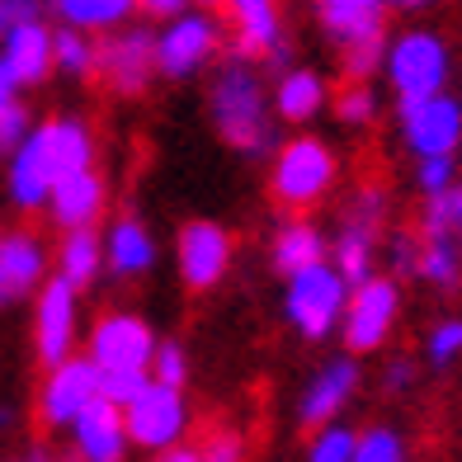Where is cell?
Returning a JSON list of instances; mask_svg holds the SVG:
<instances>
[{"label": "cell", "instance_id": "cell-10", "mask_svg": "<svg viewBox=\"0 0 462 462\" xmlns=\"http://www.w3.org/2000/svg\"><path fill=\"white\" fill-rule=\"evenodd\" d=\"M90 359L99 373H152L156 330L133 311H104L90 326Z\"/></svg>", "mask_w": 462, "mask_h": 462}, {"label": "cell", "instance_id": "cell-37", "mask_svg": "<svg viewBox=\"0 0 462 462\" xmlns=\"http://www.w3.org/2000/svg\"><path fill=\"white\" fill-rule=\"evenodd\" d=\"M152 373H99V392L109 396V402H118V406H128L133 396L142 392V383Z\"/></svg>", "mask_w": 462, "mask_h": 462}, {"label": "cell", "instance_id": "cell-15", "mask_svg": "<svg viewBox=\"0 0 462 462\" xmlns=\"http://www.w3.org/2000/svg\"><path fill=\"white\" fill-rule=\"evenodd\" d=\"M231 48L250 61H283V14L279 0H222Z\"/></svg>", "mask_w": 462, "mask_h": 462}, {"label": "cell", "instance_id": "cell-12", "mask_svg": "<svg viewBox=\"0 0 462 462\" xmlns=\"http://www.w3.org/2000/svg\"><path fill=\"white\" fill-rule=\"evenodd\" d=\"M175 260H180V279L189 292H208L226 279L231 260H236V241L222 222H208L194 217L180 226V241H175Z\"/></svg>", "mask_w": 462, "mask_h": 462}, {"label": "cell", "instance_id": "cell-21", "mask_svg": "<svg viewBox=\"0 0 462 462\" xmlns=\"http://www.w3.org/2000/svg\"><path fill=\"white\" fill-rule=\"evenodd\" d=\"M48 213L52 222L67 231V226H95L104 217V180L95 165H86V171H71L67 180L52 184L48 194Z\"/></svg>", "mask_w": 462, "mask_h": 462}, {"label": "cell", "instance_id": "cell-38", "mask_svg": "<svg viewBox=\"0 0 462 462\" xmlns=\"http://www.w3.org/2000/svg\"><path fill=\"white\" fill-rule=\"evenodd\" d=\"M24 133H29V109L14 99L10 109H0V152H14L24 142Z\"/></svg>", "mask_w": 462, "mask_h": 462}, {"label": "cell", "instance_id": "cell-20", "mask_svg": "<svg viewBox=\"0 0 462 462\" xmlns=\"http://www.w3.org/2000/svg\"><path fill=\"white\" fill-rule=\"evenodd\" d=\"M317 10L335 48L387 38V0H317Z\"/></svg>", "mask_w": 462, "mask_h": 462}, {"label": "cell", "instance_id": "cell-24", "mask_svg": "<svg viewBox=\"0 0 462 462\" xmlns=\"http://www.w3.org/2000/svg\"><path fill=\"white\" fill-rule=\"evenodd\" d=\"M57 274L67 279L71 288H90L99 279V269H104V241H99V231L95 226H67L61 231V245H57Z\"/></svg>", "mask_w": 462, "mask_h": 462}, {"label": "cell", "instance_id": "cell-34", "mask_svg": "<svg viewBox=\"0 0 462 462\" xmlns=\"http://www.w3.org/2000/svg\"><path fill=\"white\" fill-rule=\"evenodd\" d=\"M457 184V156H415V189L425 199L448 194Z\"/></svg>", "mask_w": 462, "mask_h": 462}, {"label": "cell", "instance_id": "cell-42", "mask_svg": "<svg viewBox=\"0 0 462 462\" xmlns=\"http://www.w3.org/2000/svg\"><path fill=\"white\" fill-rule=\"evenodd\" d=\"M137 10L146 19H156V24H165V19H175L180 10H189V0H137Z\"/></svg>", "mask_w": 462, "mask_h": 462}, {"label": "cell", "instance_id": "cell-23", "mask_svg": "<svg viewBox=\"0 0 462 462\" xmlns=\"http://www.w3.org/2000/svg\"><path fill=\"white\" fill-rule=\"evenodd\" d=\"M415 274L439 292H453L462 283V241L444 226H420V255Z\"/></svg>", "mask_w": 462, "mask_h": 462}, {"label": "cell", "instance_id": "cell-27", "mask_svg": "<svg viewBox=\"0 0 462 462\" xmlns=\"http://www.w3.org/2000/svg\"><path fill=\"white\" fill-rule=\"evenodd\" d=\"M373 245H377V226L359 222V217H345L340 236H335V245H330V264L345 274L349 288L373 279Z\"/></svg>", "mask_w": 462, "mask_h": 462}, {"label": "cell", "instance_id": "cell-1", "mask_svg": "<svg viewBox=\"0 0 462 462\" xmlns=\"http://www.w3.org/2000/svg\"><path fill=\"white\" fill-rule=\"evenodd\" d=\"M95 165V133L80 118H48L38 128L24 133V142L10 152V199L24 213L48 208V194L57 180H67L71 171Z\"/></svg>", "mask_w": 462, "mask_h": 462}, {"label": "cell", "instance_id": "cell-32", "mask_svg": "<svg viewBox=\"0 0 462 462\" xmlns=\"http://www.w3.org/2000/svg\"><path fill=\"white\" fill-rule=\"evenodd\" d=\"M406 457H411V444L402 430H392V425L359 430V453H354V462H406Z\"/></svg>", "mask_w": 462, "mask_h": 462}, {"label": "cell", "instance_id": "cell-2", "mask_svg": "<svg viewBox=\"0 0 462 462\" xmlns=\"http://www.w3.org/2000/svg\"><path fill=\"white\" fill-rule=\"evenodd\" d=\"M208 104H213V123H217V133L231 152L264 156L269 146H274V114H269V95H264L260 71L250 57L236 52L231 61H222L217 76H213Z\"/></svg>", "mask_w": 462, "mask_h": 462}, {"label": "cell", "instance_id": "cell-5", "mask_svg": "<svg viewBox=\"0 0 462 462\" xmlns=\"http://www.w3.org/2000/svg\"><path fill=\"white\" fill-rule=\"evenodd\" d=\"M383 76L396 99H420L434 90H448L453 76V52L434 29H406L396 33L383 52Z\"/></svg>", "mask_w": 462, "mask_h": 462}, {"label": "cell", "instance_id": "cell-30", "mask_svg": "<svg viewBox=\"0 0 462 462\" xmlns=\"http://www.w3.org/2000/svg\"><path fill=\"white\" fill-rule=\"evenodd\" d=\"M354 453H359V430L340 425V420H326L307 439V462H354Z\"/></svg>", "mask_w": 462, "mask_h": 462}, {"label": "cell", "instance_id": "cell-33", "mask_svg": "<svg viewBox=\"0 0 462 462\" xmlns=\"http://www.w3.org/2000/svg\"><path fill=\"white\" fill-rule=\"evenodd\" d=\"M425 359L430 368H453L462 359V317H444L425 335Z\"/></svg>", "mask_w": 462, "mask_h": 462}, {"label": "cell", "instance_id": "cell-28", "mask_svg": "<svg viewBox=\"0 0 462 462\" xmlns=\"http://www.w3.org/2000/svg\"><path fill=\"white\" fill-rule=\"evenodd\" d=\"M52 10L61 24L86 29V33H109L118 24H128L137 14V0H52Z\"/></svg>", "mask_w": 462, "mask_h": 462}, {"label": "cell", "instance_id": "cell-46", "mask_svg": "<svg viewBox=\"0 0 462 462\" xmlns=\"http://www.w3.org/2000/svg\"><path fill=\"white\" fill-rule=\"evenodd\" d=\"M203 5H217V0H203Z\"/></svg>", "mask_w": 462, "mask_h": 462}, {"label": "cell", "instance_id": "cell-9", "mask_svg": "<svg viewBox=\"0 0 462 462\" xmlns=\"http://www.w3.org/2000/svg\"><path fill=\"white\" fill-rule=\"evenodd\" d=\"M396 128L411 156H453L462 146V99L448 90L396 99Z\"/></svg>", "mask_w": 462, "mask_h": 462}, {"label": "cell", "instance_id": "cell-35", "mask_svg": "<svg viewBox=\"0 0 462 462\" xmlns=\"http://www.w3.org/2000/svg\"><path fill=\"white\" fill-rule=\"evenodd\" d=\"M420 226H444V231H453V236L462 241V175H457V184L448 189V194L425 199V217H420Z\"/></svg>", "mask_w": 462, "mask_h": 462}, {"label": "cell", "instance_id": "cell-19", "mask_svg": "<svg viewBox=\"0 0 462 462\" xmlns=\"http://www.w3.org/2000/svg\"><path fill=\"white\" fill-rule=\"evenodd\" d=\"M0 67L14 76V86H38V80H48L57 67H52V29L43 19H33V24H19L10 33H0Z\"/></svg>", "mask_w": 462, "mask_h": 462}, {"label": "cell", "instance_id": "cell-25", "mask_svg": "<svg viewBox=\"0 0 462 462\" xmlns=\"http://www.w3.org/2000/svg\"><path fill=\"white\" fill-rule=\"evenodd\" d=\"M330 104V90H326V80L317 71H307V67H292L279 76V86H274V109L283 123H311L321 109Z\"/></svg>", "mask_w": 462, "mask_h": 462}, {"label": "cell", "instance_id": "cell-16", "mask_svg": "<svg viewBox=\"0 0 462 462\" xmlns=\"http://www.w3.org/2000/svg\"><path fill=\"white\" fill-rule=\"evenodd\" d=\"M128 444H133L128 420H123V406L109 402V396H95L71 425V448L86 462H118V457H128Z\"/></svg>", "mask_w": 462, "mask_h": 462}, {"label": "cell", "instance_id": "cell-43", "mask_svg": "<svg viewBox=\"0 0 462 462\" xmlns=\"http://www.w3.org/2000/svg\"><path fill=\"white\" fill-rule=\"evenodd\" d=\"M411 383H415V364L411 359H396L387 368V392H411Z\"/></svg>", "mask_w": 462, "mask_h": 462}, {"label": "cell", "instance_id": "cell-13", "mask_svg": "<svg viewBox=\"0 0 462 462\" xmlns=\"http://www.w3.org/2000/svg\"><path fill=\"white\" fill-rule=\"evenodd\" d=\"M95 76L114 95H142L146 80L156 76V33L133 29V24L109 29V38L99 43V57H95Z\"/></svg>", "mask_w": 462, "mask_h": 462}, {"label": "cell", "instance_id": "cell-22", "mask_svg": "<svg viewBox=\"0 0 462 462\" xmlns=\"http://www.w3.org/2000/svg\"><path fill=\"white\" fill-rule=\"evenodd\" d=\"M156 264V236L137 217H118L104 236V269L118 279H142Z\"/></svg>", "mask_w": 462, "mask_h": 462}, {"label": "cell", "instance_id": "cell-39", "mask_svg": "<svg viewBox=\"0 0 462 462\" xmlns=\"http://www.w3.org/2000/svg\"><path fill=\"white\" fill-rule=\"evenodd\" d=\"M43 19V0H0V33Z\"/></svg>", "mask_w": 462, "mask_h": 462}, {"label": "cell", "instance_id": "cell-18", "mask_svg": "<svg viewBox=\"0 0 462 462\" xmlns=\"http://www.w3.org/2000/svg\"><path fill=\"white\" fill-rule=\"evenodd\" d=\"M354 392H359V364L349 359H330L326 368H317V377L302 387L298 396V425L302 430H317L326 420L345 415V406L354 402Z\"/></svg>", "mask_w": 462, "mask_h": 462}, {"label": "cell", "instance_id": "cell-3", "mask_svg": "<svg viewBox=\"0 0 462 462\" xmlns=\"http://www.w3.org/2000/svg\"><path fill=\"white\" fill-rule=\"evenodd\" d=\"M340 180V161L321 137H292L269 165V194L288 213H311Z\"/></svg>", "mask_w": 462, "mask_h": 462}, {"label": "cell", "instance_id": "cell-8", "mask_svg": "<svg viewBox=\"0 0 462 462\" xmlns=\"http://www.w3.org/2000/svg\"><path fill=\"white\" fill-rule=\"evenodd\" d=\"M396 317H402V288H396V279L373 274L359 288H349V302H345V317H340L345 349L354 359L383 349L396 330Z\"/></svg>", "mask_w": 462, "mask_h": 462}, {"label": "cell", "instance_id": "cell-45", "mask_svg": "<svg viewBox=\"0 0 462 462\" xmlns=\"http://www.w3.org/2000/svg\"><path fill=\"white\" fill-rule=\"evenodd\" d=\"M392 10H420V5H430V0H387Z\"/></svg>", "mask_w": 462, "mask_h": 462}, {"label": "cell", "instance_id": "cell-11", "mask_svg": "<svg viewBox=\"0 0 462 462\" xmlns=\"http://www.w3.org/2000/svg\"><path fill=\"white\" fill-rule=\"evenodd\" d=\"M99 392V368L90 354H71L48 368L43 377V392H38V425L43 430H71L76 415L86 411Z\"/></svg>", "mask_w": 462, "mask_h": 462}, {"label": "cell", "instance_id": "cell-29", "mask_svg": "<svg viewBox=\"0 0 462 462\" xmlns=\"http://www.w3.org/2000/svg\"><path fill=\"white\" fill-rule=\"evenodd\" d=\"M95 57H99V43L86 33V29H61L52 33V67L61 76H76V80H90L95 76Z\"/></svg>", "mask_w": 462, "mask_h": 462}, {"label": "cell", "instance_id": "cell-36", "mask_svg": "<svg viewBox=\"0 0 462 462\" xmlns=\"http://www.w3.org/2000/svg\"><path fill=\"white\" fill-rule=\"evenodd\" d=\"M152 377H161V383H171V387H184V383H189V354H184V345H175V340H156Z\"/></svg>", "mask_w": 462, "mask_h": 462}, {"label": "cell", "instance_id": "cell-31", "mask_svg": "<svg viewBox=\"0 0 462 462\" xmlns=\"http://www.w3.org/2000/svg\"><path fill=\"white\" fill-rule=\"evenodd\" d=\"M330 109L340 123H349V128H364V123L377 118V90L359 76H345V86L330 95Z\"/></svg>", "mask_w": 462, "mask_h": 462}, {"label": "cell", "instance_id": "cell-14", "mask_svg": "<svg viewBox=\"0 0 462 462\" xmlns=\"http://www.w3.org/2000/svg\"><path fill=\"white\" fill-rule=\"evenodd\" d=\"M76 292L61 274L43 279L38 288V307H33V349H38V364L52 368L61 359L76 354V330H80V311H76Z\"/></svg>", "mask_w": 462, "mask_h": 462}, {"label": "cell", "instance_id": "cell-7", "mask_svg": "<svg viewBox=\"0 0 462 462\" xmlns=\"http://www.w3.org/2000/svg\"><path fill=\"white\" fill-rule=\"evenodd\" d=\"M222 24L203 10H180L175 19H165V29L156 33V71L165 80H189L203 67H213L222 52Z\"/></svg>", "mask_w": 462, "mask_h": 462}, {"label": "cell", "instance_id": "cell-17", "mask_svg": "<svg viewBox=\"0 0 462 462\" xmlns=\"http://www.w3.org/2000/svg\"><path fill=\"white\" fill-rule=\"evenodd\" d=\"M48 269H52V255H48L43 236H33V231L0 236V307L38 292L48 279Z\"/></svg>", "mask_w": 462, "mask_h": 462}, {"label": "cell", "instance_id": "cell-6", "mask_svg": "<svg viewBox=\"0 0 462 462\" xmlns=\"http://www.w3.org/2000/svg\"><path fill=\"white\" fill-rule=\"evenodd\" d=\"M123 420H128V439L133 448H146V453H165L175 448L180 439H189V402H184V387H171L161 377H146L142 392L123 406Z\"/></svg>", "mask_w": 462, "mask_h": 462}, {"label": "cell", "instance_id": "cell-41", "mask_svg": "<svg viewBox=\"0 0 462 462\" xmlns=\"http://www.w3.org/2000/svg\"><path fill=\"white\" fill-rule=\"evenodd\" d=\"M415 255H420V236H396L392 241V274H415Z\"/></svg>", "mask_w": 462, "mask_h": 462}, {"label": "cell", "instance_id": "cell-44", "mask_svg": "<svg viewBox=\"0 0 462 462\" xmlns=\"http://www.w3.org/2000/svg\"><path fill=\"white\" fill-rule=\"evenodd\" d=\"M19 99V86H14V76L0 67V109H10V104Z\"/></svg>", "mask_w": 462, "mask_h": 462}, {"label": "cell", "instance_id": "cell-4", "mask_svg": "<svg viewBox=\"0 0 462 462\" xmlns=\"http://www.w3.org/2000/svg\"><path fill=\"white\" fill-rule=\"evenodd\" d=\"M345 302H349V283L330 260H317L283 279V321L302 340H330L340 330Z\"/></svg>", "mask_w": 462, "mask_h": 462}, {"label": "cell", "instance_id": "cell-40", "mask_svg": "<svg viewBox=\"0 0 462 462\" xmlns=\"http://www.w3.org/2000/svg\"><path fill=\"white\" fill-rule=\"evenodd\" d=\"M203 457L208 462H236V457H245L241 434H213V439H203Z\"/></svg>", "mask_w": 462, "mask_h": 462}, {"label": "cell", "instance_id": "cell-26", "mask_svg": "<svg viewBox=\"0 0 462 462\" xmlns=\"http://www.w3.org/2000/svg\"><path fill=\"white\" fill-rule=\"evenodd\" d=\"M317 260H330V241L302 217L288 222L274 236V245H269V264H274V274H283V279L307 269V264H317Z\"/></svg>", "mask_w": 462, "mask_h": 462}]
</instances>
